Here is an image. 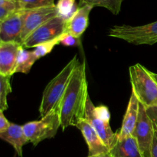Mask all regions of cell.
<instances>
[{"mask_svg": "<svg viewBox=\"0 0 157 157\" xmlns=\"http://www.w3.org/2000/svg\"><path fill=\"white\" fill-rule=\"evenodd\" d=\"M12 12H13V10L0 6V21H2L3 20L6 19Z\"/></svg>", "mask_w": 157, "mask_h": 157, "instance_id": "f1b7e54d", "label": "cell"}, {"mask_svg": "<svg viewBox=\"0 0 157 157\" xmlns=\"http://www.w3.org/2000/svg\"><path fill=\"white\" fill-rule=\"evenodd\" d=\"M79 63L78 57L75 55L60 73L46 86L43 91L39 107V113L41 117L59 105L74 70Z\"/></svg>", "mask_w": 157, "mask_h": 157, "instance_id": "7a4b0ae2", "label": "cell"}, {"mask_svg": "<svg viewBox=\"0 0 157 157\" xmlns=\"http://www.w3.org/2000/svg\"><path fill=\"white\" fill-rule=\"evenodd\" d=\"M88 96L86 64L85 61H83L74 70L58 105L61 127L63 131L68 127H77L78 123L84 119Z\"/></svg>", "mask_w": 157, "mask_h": 157, "instance_id": "6da1fadb", "label": "cell"}, {"mask_svg": "<svg viewBox=\"0 0 157 157\" xmlns=\"http://www.w3.org/2000/svg\"><path fill=\"white\" fill-rule=\"evenodd\" d=\"M154 125V135H153V144H152L150 157H157V127Z\"/></svg>", "mask_w": 157, "mask_h": 157, "instance_id": "484cf974", "label": "cell"}, {"mask_svg": "<svg viewBox=\"0 0 157 157\" xmlns=\"http://www.w3.org/2000/svg\"><path fill=\"white\" fill-rule=\"evenodd\" d=\"M58 44H59V37L55 38V39L52 40V41L41 43L38 45L35 46L33 50H32V52H33L36 59L38 60L50 53L53 50L54 48Z\"/></svg>", "mask_w": 157, "mask_h": 157, "instance_id": "44dd1931", "label": "cell"}, {"mask_svg": "<svg viewBox=\"0 0 157 157\" xmlns=\"http://www.w3.org/2000/svg\"><path fill=\"white\" fill-rule=\"evenodd\" d=\"M0 6L7 8L13 11L20 9L16 0H0Z\"/></svg>", "mask_w": 157, "mask_h": 157, "instance_id": "d4e9b609", "label": "cell"}, {"mask_svg": "<svg viewBox=\"0 0 157 157\" xmlns=\"http://www.w3.org/2000/svg\"><path fill=\"white\" fill-rule=\"evenodd\" d=\"M152 74H153V77H154V78H155V79H156V81H157V74L153 73V72H152Z\"/></svg>", "mask_w": 157, "mask_h": 157, "instance_id": "4dcf8cb0", "label": "cell"}, {"mask_svg": "<svg viewBox=\"0 0 157 157\" xmlns=\"http://www.w3.org/2000/svg\"><path fill=\"white\" fill-rule=\"evenodd\" d=\"M1 23H2V21H0V30H1Z\"/></svg>", "mask_w": 157, "mask_h": 157, "instance_id": "1f68e13d", "label": "cell"}, {"mask_svg": "<svg viewBox=\"0 0 157 157\" xmlns=\"http://www.w3.org/2000/svg\"><path fill=\"white\" fill-rule=\"evenodd\" d=\"M76 0H58L56 4L58 15L67 20L76 11L78 7H75Z\"/></svg>", "mask_w": 157, "mask_h": 157, "instance_id": "ffe728a7", "label": "cell"}, {"mask_svg": "<svg viewBox=\"0 0 157 157\" xmlns=\"http://www.w3.org/2000/svg\"><path fill=\"white\" fill-rule=\"evenodd\" d=\"M140 102L134 94L132 92L130 98L128 106L123 120L122 126L117 134L118 139H124L133 135V131L136 127V123L139 115Z\"/></svg>", "mask_w": 157, "mask_h": 157, "instance_id": "5bb4252c", "label": "cell"}, {"mask_svg": "<svg viewBox=\"0 0 157 157\" xmlns=\"http://www.w3.org/2000/svg\"><path fill=\"white\" fill-rule=\"evenodd\" d=\"M108 36L122 39L136 45H152L157 43V21L138 26L113 25L109 29Z\"/></svg>", "mask_w": 157, "mask_h": 157, "instance_id": "277c9868", "label": "cell"}, {"mask_svg": "<svg viewBox=\"0 0 157 157\" xmlns=\"http://www.w3.org/2000/svg\"><path fill=\"white\" fill-rule=\"evenodd\" d=\"M94 113L101 120L110 123V113L109 111V109L106 106L101 105L99 107H95Z\"/></svg>", "mask_w": 157, "mask_h": 157, "instance_id": "cb8c5ba5", "label": "cell"}, {"mask_svg": "<svg viewBox=\"0 0 157 157\" xmlns=\"http://www.w3.org/2000/svg\"><path fill=\"white\" fill-rule=\"evenodd\" d=\"M111 157H144L136 138L132 135L124 139H117L109 150Z\"/></svg>", "mask_w": 157, "mask_h": 157, "instance_id": "9a60e30c", "label": "cell"}, {"mask_svg": "<svg viewBox=\"0 0 157 157\" xmlns=\"http://www.w3.org/2000/svg\"><path fill=\"white\" fill-rule=\"evenodd\" d=\"M0 139L10 144L19 157H22L23 147L29 143L25 134L22 126L12 123L5 131L0 133Z\"/></svg>", "mask_w": 157, "mask_h": 157, "instance_id": "2e32d148", "label": "cell"}, {"mask_svg": "<svg viewBox=\"0 0 157 157\" xmlns=\"http://www.w3.org/2000/svg\"><path fill=\"white\" fill-rule=\"evenodd\" d=\"M21 44L15 41H0V74L12 77L15 73L18 52Z\"/></svg>", "mask_w": 157, "mask_h": 157, "instance_id": "8fae6325", "label": "cell"}, {"mask_svg": "<svg viewBox=\"0 0 157 157\" xmlns=\"http://www.w3.org/2000/svg\"><path fill=\"white\" fill-rule=\"evenodd\" d=\"M60 127L61 121L58 106L41 117L40 121H31L22 126L28 140L35 147L44 140L55 137Z\"/></svg>", "mask_w": 157, "mask_h": 157, "instance_id": "5b68a950", "label": "cell"}, {"mask_svg": "<svg viewBox=\"0 0 157 157\" xmlns=\"http://www.w3.org/2000/svg\"><path fill=\"white\" fill-rule=\"evenodd\" d=\"M20 9H39L55 5V0H16Z\"/></svg>", "mask_w": 157, "mask_h": 157, "instance_id": "7402d4cb", "label": "cell"}, {"mask_svg": "<svg viewBox=\"0 0 157 157\" xmlns=\"http://www.w3.org/2000/svg\"><path fill=\"white\" fill-rule=\"evenodd\" d=\"M94 108L95 106L94 105L90 97L88 96L87 104H86L84 119L88 121L89 124L99 135L104 144L110 150V147L113 146V144L117 139V134L113 133L110 127V123L102 121L95 115Z\"/></svg>", "mask_w": 157, "mask_h": 157, "instance_id": "30bf717a", "label": "cell"}, {"mask_svg": "<svg viewBox=\"0 0 157 157\" xmlns=\"http://www.w3.org/2000/svg\"><path fill=\"white\" fill-rule=\"evenodd\" d=\"M11 92V77L0 74V111L4 112L9 107L7 98Z\"/></svg>", "mask_w": 157, "mask_h": 157, "instance_id": "d6986e66", "label": "cell"}, {"mask_svg": "<svg viewBox=\"0 0 157 157\" xmlns=\"http://www.w3.org/2000/svg\"><path fill=\"white\" fill-rule=\"evenodd\" d=\"M59 44L67 46V47H75L80 44V38H76L71 34L64 32L62 35L59 36Z\"/></svg>", "mask_w": 157, "mask_h": 157, "instance_id": "603a6c76", "label": "cell"}, {"mask_svg": "<svg viewBox=\"0 0 157 157\" xmlns=\"http://www.w3.org/2000/svg\"><path fill=\"white\" fill-rule=\"evenodd\" d=\"M123 2L124 0H80L78 6L88 5L92 7H103L108 9L113 15H118L121 10Z\"/></svg>", "mask_w": 157, "mask_h": 157, "instance_id": "ac0fdd59", "label": "cell"}, {"mask_svg": "<svg viewBox=\"0 0 157 157\" xmlns=\"http://www.w3.org/2000/svg\"><path fill=\"white\" fill-rule=\"evenodd\" d=\"M87 157H111V156H110V153H104V154H101V155H99V156H87Z\"/></svg>", "mask_w": 157, "mask_h": 157, "instance_id": "f546056e", "label": "cell"}, {"mask_svg": "<svg viewBox=\"0 0 157 157\" xmlns=\"http://www.w3.org/2000/svg\"><path fill=\"white\" fill-rule=\"evenodd\" d=\"M81 130L88 147V156H99L109 153V149L104 144L99 135L86 119H82L77 125Z\"/></svg>", "mask_w": 157, "mask_h": 157, "instance_id": "4fadbf2b", "label": "cell"}, {"mask_svg": "<svg viewBox=\"0 0 157 157\" xmlns=\"http://www.w3.org/2000/svg\"><path fill=\"white\" fill-rule=\"evenodd\" d=\"M27 10L17 9L13 11L1 23L0 41H15L21 44V34L24 25Z\"/></svg>", "mask_w": 157, "mask_h": 157, "instance_id": "9c48e42d", "label": "cell"}, {"mask_svg": "<svg viewBox=\"0 0 157 157\" xmlns=\"http://www.w3.org/2000/svg\"><path fill=\"white\" fill-rule=\"evenodd\" d=\"M65 20L60 16H56L48 20L35 29L23 41L22 48H34L35 46L58 38L64 32Z\"/></svg>", "mask_w": 157, "mask_h": 157, "instance_id": "8992f818", "label": "cell"}, {"mask_svg": "<svg viewBox=\"0 0 157 157\" xmlns=\"http://www.w3.org/2000/svg\"><path fill=\"white\" fill-rule=\"evenodd\" d=\"M93 8L88 5L78 6L73 15L65 21L64 32L81 38L88 26L89 15Z\"/></svg>", "mask_w": 157, "mask_h": 157, "instance_id": "7c38bea8", "label": "cell"}, {"mask_svg": "<svg viewBox=\"0 0 157 157\" xmlns=\"http://www.w3.org/2000/svg\"><path fill=\"white\" fill-rule=\"evenodd\" d=\"M11 123L6 119L2 111H0V133L5 131L9 127Z\"/></svg>", "mask_w": 157, "mask_h": 157, "instance_id": "4316f807", "label": "cell"}, {"mask_svg": "<svg viewBox=\"0 0 157 157\" xmlns=\"http://www.w3.org/2000/svg\"><path fill=\"white\" fill-rule=\"evenodd\" d=\"M36 61L38 60L35 57L32 51L26 50L21 46L17 58L15 73L28 74Z\"/></svg>", "mask_w": 157, "mask_h": 157, "instance_id": "e0dca14e", "label": "cell"}, {"mask_svg": "<svg viewBox=\"0 0 157 157\" xmlns=\"http://www.w3.org/2000/svg\"><path fill=\"white\" fill-rule=\"evenodd\" d=\"M56 16H58V10L55 4L47 7L27 10L20 38L21 44L35 29Z\"/></svg>", "mask_w": 157, "mask_h": 157, "instance_id": "ba28073f", "label": "cell"}, {"mask_svg": "<svg viewBox=\"0 0 157 157\" xmlns=\"http://www.w3.org/2000/svg\"><path fill=\"white\" fill-rule=\"evenodd\" d=\"M153 135V122L147 114L146 107L140 103L137 123L133 133V136L136 138L140 150L144 157H150Z\"/></svg>", "mask_w": 157, "mask_h": 157, "instance_id": "52a82bcc", "label": "cell"}, {"mask_svg": "<svg viewBox=\"0 0 157 157\" xmlns=\"http://www.w3.org/2000/svg\"><path fill=\"white\" fill-rule=\"evenodd\" d=\"M146 110H147V114L152 120L153 124L157 127V107L146 108Z\"/></svg>", "mask_w": 157, "mask_h": 157, "instance_id": "83f0119b", "label": "cell"}, {"mask_svg": "<svg viewBox=\"0 0 157 157\" xmlns=\"http://www.w3.org/2000/svg\"><path fill=\"white\" fill-rule=\"evenodd\" d=\"M132 92L146 108L157 107V81L151 71L140 64L129 67Z\"/></svg>", "mask_w": 157, "mask_h": 157, "instance_id": "3957f363", "label": "cell"}]
</instances>
